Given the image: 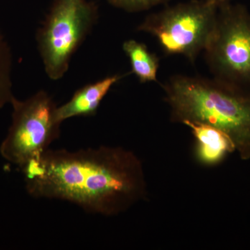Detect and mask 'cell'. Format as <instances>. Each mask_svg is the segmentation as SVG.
I'll return each mask as SVG.
<instances>
[{
    "instance_id": "obj_1",
    "label": "cell",
    "mask_w": 250,
    "mask_h": 250,
    "mask_svg": "<svg viewBox=\"0 0 250 250\" xmlns=\"http://www.w3.org/2000/svg\"><path fill=\"white\" fill-rule=\"evenodd\" d=\"M21 170L31 197L70 202L94 214H121L147 194L142 163L121 147L49 149Z\"/></svg>"
},
{
    "instance_id": "obj_2",
    "label": "cell",
    "mask_w": 250,
    "mask_h": 250,
    "mask_svg": "<svg viewBox=\"0 0 250 250\" xmlns=\"http://www.w3.org/2000/svg\"><path fill=\"white\" fill-rule=\"evenodd\" d=\"M171 121L204 123L232 140L242 160L250 159V91L217 80L174 75L164 85Z\"/></svg>"
},
{
    "instance_id": "obj_3",
    "label": "cell",
    "mask_w": 250,
    "mask_h": 250,
    "mask_svg": "<svg viewBox=\"0 0 250 250\" xmlns=\"http://www.w3.org/2000/svg\"><path fill=\"white\" fill-rule=\"evenodd\" d=\"M100 18L93 0H52L36 34L38 49L49 80H62L72 57Z\"/></svg>"
},
{
    "instance_id": "obj_4",
    "label": "cell",
    "mask_w": 250,
    "mask_h": 250,
    "mask_svg": "<svg viewBox=\"0 0 250 250\" xmlns=\"http://www.w3.org/2000/svg\"><path fill=\"white\" fill-rule=\"evenodd\" d=\"M218 14V6L209 0H190L149 14L137 31L154 36L166 54L194 62L209 43Z\"/></svg>"
},
{
    "instance_id": "obj_5",
    "label": "cell",
    "mask_w": 250,
    "mask_h": 250,
    "mask_svg": "<svg viewBox=\"0 0 250 250\" xmlns=\"http://www.w3.org/2000/svg\"><path fill=\"white\" fill-rule=\"evenodd\" d=\"M11 123L0 145L1 157L22 170L48 150L60 136L57 106L45 90H41L25 100L13 98Z\"/></svg>"
},
{
    "instance_id": "obj_6",
    "label": "cell",
    "mask_w": 250,
    "mask_h": 250,
    "mask_svg": "<svg viewBox=\"0 0 250 250\" xmlns=\"http://www.w3.org/2000/svg\"><path fill=\"white\" fill-rule=\"evenodd\" d=\"M206 57L214 78L249 90L250 11L231 3L219 8L216 25Z\"/></svg>"
},
{
    "instance_id": "obj_7",
    "label": "cell",
    "mask_w": 250,
    "mask_h": 250,
    "mask_svg": "<svg viewBox=\"0 0 250 250\" xmlns=\"http://www.w3.org/2000/svg\"><path fill=\"white\" fill-rule=\"evenodd\" d=\"M125 75L115 74L83 85L63 104L57 106V118L60 123L76 117L95 116L104 98L112 87Z\"/></svg>"
},
{
    "instance_id": "obj_8",
    "label": "cell",
    "mask_w": 250,
    "mask_h": 250,
    "mask_svg": "<svg viewBox=\"0 0 250 250\" xmlns=\"http://www.w3.org/2000/svg\"><path fill=\"white\" fill-rule=\"evenodd\" d=\"M197 141V156L206 166H214L221 162L229 154L236 152L232 140L221 130L210 125L186 121Z\"/></svg>"
},
{
    "instance_id": "obj_9",
    "label": "cell",
    "mask_w": 250,
    "mask_h": 250,
    "mask_svg": "<svg viewBox=\"0 0 250 250\" xmlns=\"http://www.w3.org/2000/svg\"><path fill=\"white\" fill-rule=\"evenodd\" d=\"M123 49L129 59L131 72L141 83L156 82L159 58L149 51L143 42L130 39L124 42Z\"/></svg>"
},
{
    "instance_id": "obj_10",
    "label": "cell",
    "mask_w": 250,
    "mask_h": 250,
    "mask_svg": "<svg viewBox=\"0 0 250 250\" xmlns=\"http://www.w3.org/2000/svg\"><path fill=\"white\" fill-rule=\"evenodd\" d=\"M13 65L12 49L0 33V109L10 104L15 97L13 93Z\"/></svg>"
},
{
    "instance_id": "obj_11",
    "label": "cell",
    "mask_w": 250,
    "mask_h": 250,
    "mask_svg": "<svg viewBox=\"0 0 250 250\" xmlns=\"http://www.w3.org/2000/svg\"><path fill=\"white\" fill-rule=\"evenodd\" d=\"M113 7L128 13L147 11L158 5L166 4L170 0H106Z\"/></svg>"
},
{
    "instance_id": "obj_12",
    "label": "cell",
    "mask_w": 250,
    "mask_h": 250,
    "mask_svg": "<svg viewBox=\"0 0 250 250\" xmlns=\"http://www.w3.org/2000/svg\"><path fill=\"white\" fill-rule=\"evenodd\" d=\"M209 1L214 3V4L218 6V9L219 8L222 7V6L231 3V0H209Z\"/></svg>"
}]
</instances>
